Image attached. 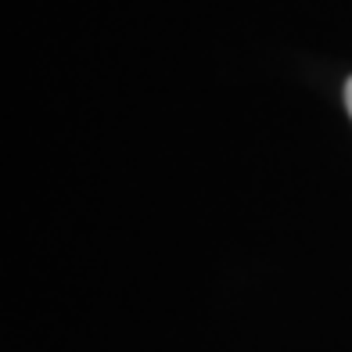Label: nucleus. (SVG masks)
I'll use <instances>...</instances> for the list:
<instances>
[{
	"label": "nucleus",
	"mask_w": 352,
	"mask_h": 352,
	"mask_svg": "<svg viewBox=\"0 0 352 352\" xmlns=\"http://www.w3.org/2000/svg\"><path fill=\"white\" fill-rule=\"evenodd\" d=\"M345 108H349V116H352V76H349V83H345Z\"/></svg>",
	"instance_id": "1"
}]
</instances>
